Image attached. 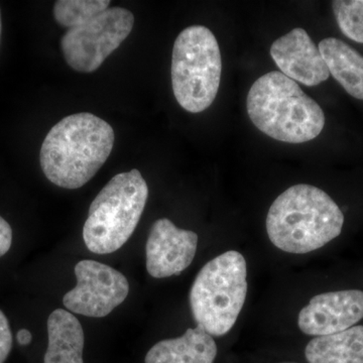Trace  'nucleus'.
<instances>
[{
  "label": "nucleus",
  "mask_w": 363,
  "mask_h": 363,
  "mask_svg": "<svg viewBox=\"0 0 363 363\" xmlns=\"http://www.w3.org/2000/svg\"><path fill=\"white\" fill-rule=\"evenodd\" d=\"M1 28H2L1 13H0V39H1Z\"/></svg>",
  "instance_id": "nucleus-21"
},
{
  "label": "nucleus",
  "mask_w": 363,
  "mask_h": 363,
  "mask_svg": "<svg viewBox=\"0 0 363 363\" xmlns=\"http://www.w3.org/2000/svg\"><path fill=\"white\" fill-rule=\"evenodd\" d=\"M319 51L329 73L351 96L363 100V57L336 38L320 42Z\"/></svg>",
  "instance_id": "nucleus-14"
},
{
  "label": "nucleus",
  "mask_w": 363,
  "mask_h": 363,
  "mask_svg": "<svg viewBox=\"0 0 363 363\" xmlns=\"http://www.w3.org/2000/svg\"><path fill=\"white\" fill-rule=\"evenodd\" d=\"M48 350L44 363H84V331L72 313L57 309L48 318Z\"/></svg>",
  "instance_id": "nucleus-13"
},
{
  "label": "nucleus",
  "mask_w": 363,
  "mask_h": 363,
  "mask_svg": "<svg viewBox=\"0 0 363 363\" xmlns=\"http://www.w3.org/2000/svg\"><path fill=\"white\" fill-rule=\"evenodd\" d=\"M222 60L213 33L203 26L182 30L174 44L172 86L182 108L199 113L211 106L218 93Z\"/></svg>",
  "instance_id": "nucleus-6"
},
{
  "label": "nucleus",
  "mask_w": 363,
  "mask_h": 363,
  "mask_svg": "<svg viewBox=\"0 0 363 363\" xmlns=\"http://www.w3.org/2000/svg\"><path fill=\"white\" fill-rule=\"evenodd\" d=\"M111 4L109 0H59L55 2V21L69 30L78 28L108 9Z\"/></svg>",
  "instance_id": "nucleus-16"
},
{
  "label": "nucleus",
  "mask_w": 363,
  "mask_h": 363,
  "mask_svg": "<svg viewBox=\"0 0 363 363\" xmlns=\"http://www.w3.org/2000/svg\"><path fill=\"white\" fill-rule=\"evenodd\" d=\"M217 345L200 326L189 328L181 337L164 339L147 353L145 363H213Z\"/></svg>",
  "instance_id": "nucleus-12"
},
{
  "label": "nucleus",
  "mask_w": 363,
  "mask_h": 363,
  "mask_svg": "<svg viewBox=\"0 0 363 363\" xmlns=\"http://www.w3.org/2000/svg\"><path fill=\"white\" fill-rule=\"evenodd\" d=\"M283 363H294V362H283Z\"/></svg>",
  "instance_id": "nucleus-22"
},
{
  "label": "nucleus",
  "mask_w": 363,
  "mask_h": 363,
  "mask_svg": "<svg viewBox=\"0 0 363 363\" xmlns=\"http://www.w3.org/2000/svg\"><path fill=\"white\" fill-rule=\"evenodd\" d=\"M16 339H18V342L21 345H28V344L32 342V333L28 329H21L18 334H16Z\"/></svg>",
  "instance_id": "nucleus-20"
},
{
  "label": "nucleus",
  "mask_w": 363,
  "mask_h": 363,
  "mask_svg": "<svg viewBox=\"0 0 363 363\" xmlns=\"http://www.w3.org/2000/svg\"><path fill=\"white\" fill-rule=\"evenodd\" d=\"M77 286L66 294L64 306L83 316L104 318L123 304L130 293L128 279L96 260H81L75 267Z\"/></svg>",
  "instance_id": "nucleus-8"
},
{
  "label": "nucleus",
  "mask_w": 363,
  "mask_h": 363,
  "mask_svg": "<svg viewBox=\"0 0 363 363\" xmlns=\"http://www.w3.org/2000/svg\"><path fill=\"white\" fill-rule=\"evenodd\" d=\"M362 318V291H337L313 297L298 313V326L306 335L317 337L351 328Z\"/></svg>",
  "instance_id": "nucleus-10"
},
{
  "label": "nucleus",
  "mask_w": 363,
  "mask_h": 363,
  "mask_svg": "<svg viewBox=\"0 0 363 363\" xmlns=\"http://www.w3.org/2000/svg\"><path fill=\"white\" fill-rule=\"evenodd\" d=\"M113 145L111 124L88 112L72 114L55 124L45 136L40 168L54 185L75 190L96 175Z\"/></svg>",
  "instance_id": "nucleus-1"
},
{
  "label": "nucleus",
  "mask_w": 363,
  "mask_h": 363,
  "mask_svg": "<svg viewBox=\"0 0 363 363\" xmlns=\"http://www.w3.org/2000/svg\"><path fill=\"white\" fill-rule=\"evenodd\" d=\"M13 348V333L9 320L0 310V363L6 362Z\"/></svg>",
  "instance_id": "nucleus-18"
},
{
  "label": "nucleus",
  "mask_w": 363,
  "mask_h": 363,
  "mask_svg": "<svg viewBox=\"0 0 363 363\" xmlns=\"http://www.w3.org/2000/svg\"><path fill=\"white\" fill-rule=\"evenodd\" d=\"M149 197L147 182L138 169L117 174L91 203L83 240L91 252L109 255L135 233Z\"/></svg>",
  "instance_id": "nucleus-4"
},
{
  "label": "nucleus",
  "mask_w": 363,
  "mask_h": 363,
  "mask_svg": "<svg viewBox=\"0 0 363 363\" xmlns=\"http://www.w3.org/2000/svg\"><path fill=\"white\" fill-rule=\"evenodd\" d=\"M247 107L252 123L279 142H310L324 128L325 116L320 105L297 82L279 71L269 72L253 83Z\"/></svg>",
  "instance_id": "nucleus-3"
},
{
  "label": "nucleus",
  "mask_w": 363,
  "mask_h": 363,
  "mask_svg": "<svg viewBox=\"0 0 363 363\" xmlns=\"http://www.w3.org/2000/svg\"><path fill=\"white\" fill-rule=\"evenodd\" d=\"M305 357L309 363H363V326L313 338Z\"/></svg>",
  "instance_id": "nucleus-15"
},
{
  "label": "nucleus",
  "mask_w": 363,
  "mask_h": 363,
  "mask_svg": "<svg viewBox=\"0 0 363 363\" xmlns=\"http://www.w3.org/2000/svg\"><path fill=\"white\" fill-rule=\"evenodd\" d=\"M343 224L342 211L330 196L314 186L298 184L272 203L267 233L279 250L304 255L335 240Z\"/></svg>",
  "instance_id": "nucleus-2"
},
{
  "label": "nucleus",
  "mask_w": 363,
  "mask_h": 363,
  "mask_svg": "<svg viewBox=\"0 0 363 363\" xmlns=\"http://www.w3.org/2000/svg\"><path fill=\"white\" fill-rule=\"evenodd\" d=\"M245 257L229 250L210 260L196 277L190 306L197 326L221 337L238 321L247 295Z\"/></svg>",
  "instance_id": "nucleus-5"
},
{
  "label": "nucleus",
  "mask_w": 363,
  "mask_h": 363,
  "mask_svg": "<svg viewBox=\"0 0 363 363\" xmlns=\"http://www.w3.org/2000/svg\"><path fill=\"white\" fill-rule=\"evenodd\" d=\"M271 56L281 73L308 87L321 84L330 76L319 48L303 28H294L277 40Z\"/></svg>",
  "instance_id": "nucleus-11"
},
{
  "label": "nucleus",
  "mask_w": 363,
  "mask_h": 363,
  "mask_svg": "<svg viewBox=\"0 0 363 363\" xmlns=\"http://www.w3.org/2000/svg\"><path fill=\"white\" fill-rule=\"evenodd\" d=\"M13 245V229L6 219L0 216V257L6 255Z\"/></svg>",
  "instance_id": "nucleus-19"
},
{
  "label": "nucleus",
  "mask_w": 363,
  "mask_h": 363,
  "mask_svg": "<svg viewBox=\"0 0 363 363\" xmlns=\"http://www.w3.org/2000/svg\"><path fill=\"white\" fill-rule=\"evenodd\" d=\"M133 26L131 11L113 6L85 25L67 30L61 39L66 63L80 73L96 71L130 35Z\"/></svg>",
  "instance_id": "nucleus-7"
},
{
  "label": "nucleus",
  "mask_w": 363,
  "mask_h": 363,
  "mask_svg": "<svg viewBox=\"0 0 363 363\" xmlns=\"http://www.w3.org/2000/svg\"><path fill=\"white\" fill-rule=\"evenodd\" d=\"M198 235L178 228L169 219L161 218L150 228L145 255L147 269L155 279L182 274L194 259Z\"/></svg>",
  "instance_id": "nucleus-9"
},
{
  "label": "nucleus",
  "mask_w": 363,
  "mask_h": 363,
  "mask_svg": "<svg viewBox=\"0 0 363 363\" xmlns=\"http://www.w3.org/2000/svg\"><path fill=\"white\" fill-rule=\"evenodd\" d=\"M332 9L343 35L363 44V0H335Z\"/></svg>",
  "instance_id": "nucleus-17"
}]
</instances>
